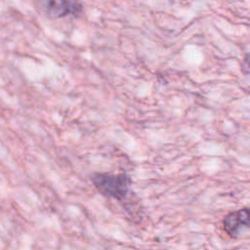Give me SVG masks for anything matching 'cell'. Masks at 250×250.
I'll return each mask as SVG.
<instances>
[{
  "label": "cell",
  "mask_w": 250,
  "mask_h": 250,
  "mask_svg": "<svg viewBox=\"0 0 250 250\" xmlns=\"http://www.w3.org/2000/svg\"><path fill=\"white\" fill-rule=\"evenodd\" d=\"M91 182L100 193L116 200H122L127 196L131 185V179L125 173H94Z\"/></svg>",
  "instance_id": "obj_1"
},
{
  "label": "cell",
  "mask_w": 250,
  "mask_h": 250,
  "mask_svg": "<svg viewBox=\"0 0 250 250\" xmlns=\"http://www.w3.org/2000/svg\"><path fill=\"white\" fill-rule=\"evenodd\" d=\"M38 9L50 19L78 18L83 13L79 0H35Z\"/></svg>",
  "instance_id": "obj_2"
},
{
  "label": "cell",
  "mask_w": 250,
  "mask_h": 250,
  "mask_svg": "<svg viewBox=\"0 0 250 250\" xmlns=\"http://www.w3.org/2000/svg\"><path fill=\"white\" fill-rule=\"evenodd\" d=\"M249 208H241L237 211L229 212L224 217L223 229L229 237L236 238L244 229L249 228Z\"/></svg>",
  "instance_id": "obj_3"
}]
</instances>
